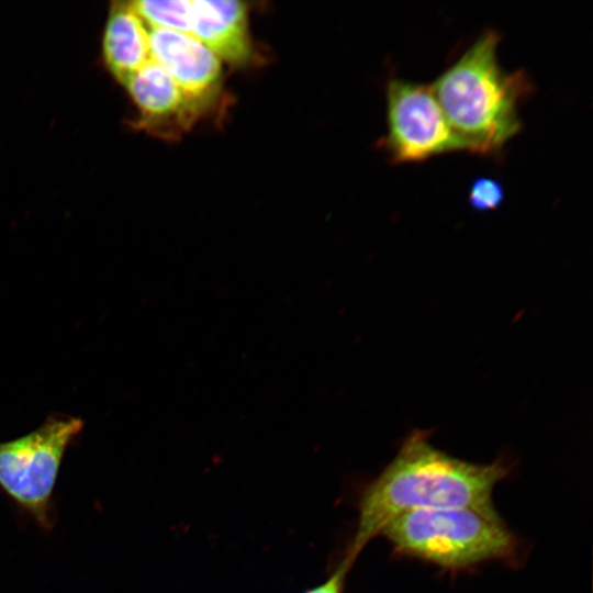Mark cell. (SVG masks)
<instances>
[{
	"label": "cell",
	"mask_w": 593,
	"mask_h": 593,
	"mask_svg": "<svg viewBox=\"0 0 593 593\" xmlns=\"http://www.w3.org/2000/svg\"><path fill=\"white\" fill-rule=\"evenodd\" d=\"M127 93L145 120L163 122L171 119L190 120L199 112L174 81L152 59L124 82Z\"/></svg>",
	"instance_id": "cell-9"
},
{
	"label": "cell",
	"mask_w": 593,
	"mask_h": 593,
	"mask_svg": "<svg viewBox=\"0 0 593 593\" xmlns=\"http://www.w3.org/2000/svg\"><path fill=\"white\" fill-rule=\"evenodd\" d=\"M508 472L497 460L477 465L435 448L425 432L412 433L393 460L366 488L359 502L357 530L346 555L362 548L403 513L422 508H494L492 492Z\"/></svg>",
	"instance_id": "cell-1"
},
{
	"label": "cell",
	"mask_w": 593,
	"mask_h": 593,
	"mask_svg": "<svg viewBox=\"0 0 593 593\" xmlns=\"http://www.w3.org/2000/svg\"><path fill=\"white\" fill-rule=\"evenodd\" d=\"M83 424L54 413L29 434L0 443V489L44 529L53 525L52 496L63 458Z\"/></svg>",
	"instance_id": "cell-4"
},
{
	"label": "cell",
	"mask_w": 593,
	"mask_h": 593,
	"mask_svg": "<svg viewBox=\"0 0 593 593\" xmlns=\"http://www.w3.org/2000/svg\"><path fill=\"white\" fill-rule=\"evenodd\" d=\"M500 34L485 30L430 83L463 150L494 155L522 128L518 108L533 85L524 70L497 59Z\"/></svg>",
	"instance_id": "cell-2"
},
{
	"label": "cell",
	"mask_w": 593,
	"mask_h": 593,
	"mask_svg": "<svg viewBox=\"0 0 593 593\" xmlns=\"http://www.w3.org/2000/svg\"><path fill=\"white\" fill-rule=\"evenodd\" d=\"M103 59L122 83L150 60L149 27L132 2H116L108 16L103 38Z\"/></svg>",
	"instance_id": "cell-8"
},
{
	"label": "cell",
	"mask_w": 593,
	"mask_h": 593,
	"mask_svg": "<svg viewBox=\"0 0 593 593\" xmlns=\"http://www.w3.org/2000/svg\"><path fill=\"white\" fill-rule=\"evenodd\" d=\"M353 561L345 556L337 569L323 583L303 592V593H343L346 574L348 573Z\"/></svg>",
	"instance_id": "cell-12"
},
{
	"label": "cell",
	"mask_w": 593,
	"mask_h": 593,
	"mask_svg": "<svg viewBox=\"0 0 593 593\" xmlns=\"http://www.w3.org/2000/svg\"><path fill=\"white\" fill-rule=\"evenodd\" d=\"M150 59L179 86L200 112L217 96L223 78L222 60L190 34L149 29Z\"/></svg>",
	"instance_id": "cell-6"
},
{
	"label": "cell",
	"mask_w": 593,
	"mask_h": 593,
	"mask_svg": "<svg viewBox=\"0 0 593 593\" xmlns=\"http://www.w3.org/2000/svg\"><path fill=\"white\" fill-rule=\"evenodd\" d=\"M504 198V187L494 178L481 176L470 184L468 202L475 211L496 210L503 203Z\"/></svg>",
	"instance_id": "cell-11"
},
{
	"label": "cell",
	"mask_w": 593,
	"mask_h": 593,
	"mask_svg": "<svg viewBox=\"0 0 593 593\" xmlns=\"http://www.w3.org/2000/svg\"><path fill=\"white\" fill-rule=\"evenodd\" d=\"M388 131L382 146L393 164L463 152L429 85L391 77L385 87Z\"/></svg>",
	"instance_id": "cell-5"
},
{
	"label": "cell",
	"mask_w": 593,
	"mask_h": 593,
	"mask_svg": "<svg viewBox=\"0 0 593 593\" xmlns=\"http://www.w3.org/2000/svg\"><path fill=\"white\" fill-rule=\"evenodd\" d=\"M189 34L209 47L222 61L243 65L253 48L248 9L237 0H192Z\"/></svg>",
	"instance_id": "cell-7"
},
{
	"label": "cell",
	"mask_w": 593,
	"mask_h": 593,
	"mask_svg": "<svg viewBox=\"0 0 593 593\" xmlns=\"http://www.w3.org/2000/svg\"><path fill=\"white\" fill-rule=\"evenodd\" d=\"M382 535L402 553L447 569L507 559L517 546L495 508H422L401 514Z\"/></svg>",
	"instance_id": "cell-3"
},
{
	"label": "cell",
	"mask_w": 593,
	"mask_h": 593,
	"mask_svg": "<svg viewBox=\"0 0 593 593\" xmlns=\"http://www.w3.org/2000/svg\"><path fill=\"white\" fill-rule=\"evenodd\" d=\"M134 9L149 29H164L189 34L192 0L132 1Z\"/></svg>",
	"instance_id": "cell-10"
}]
</instances>
